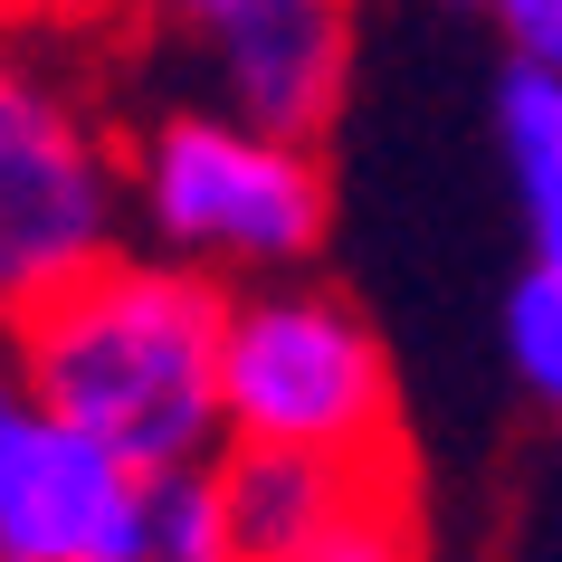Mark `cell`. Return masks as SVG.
I'll use <instances>...</instances> for the list:
<instances>
[{
    "label": "cell",
    "instance_id": "cell-11",
    "mask_svg": "<svg viewBox=\"0 0 562 562\" xmlns=\"http://www.w3.org/2000/svg\"><path fill=\"white\" fill-rule=\"evenodd\" d=\"M476 30L496 38V58L525 67H562V0H468Z\"/></svg>",
    "mask_w": 562,
    "mask_h": 562
},
{
    "label": "cell",
    "instance_id": "cell-9",
    "mask_svg": "<svg viewBox=\"0 0 562 562\" xmlns=\"http://www.w3.org/2000/svg\"><path fill=\"white\" fill-rule=\"evenodd\" d=\"M277 562H439L429 505H419V468L372 476V486L344 505V525H325L315 543H296V553H277Z\"/></svg>",
    "mask_w": 562,
    "mask_h": 562
},
{
    "label": "cell",
    "instance_id": "cell-14",
    "mask_svg": "<svg viewBox=\"0 0 562 562\" xmlns=\"http://www.w3.org/2000/svg\"><path fill=\"white\" fill-rule=\"evenodd\" d=\"M153 20H162V30H201L210 10H220V0H144Z\"/></svg>",
    "mask_w": 562,
    "mask_h": 562
},
{
    "label": "cell",
    "instance_id": "cell-5",
    "mask_svg": "<svg viewBox=\"0 0 562 562\" xmlns=\"http://www.w3.org/2000/svg\"><path fill=\"white\" fill-rule=\"evenodd\" d=\"M181 38L201 48L220 115L296 144H325L353 95V0H220Z\"/></svg>",
    "mask_w": 562,
    "mask_h": 562
},
{
    "label": "cell",
    "instance_id": "cell-12",
    "mask_svg": "<svg viewBox=\"0 0 562 562\" xmlns=\"http://www.w3.org/2000/svg\"><path fill=\"white\" fill-rule=\"evenodd\" d=\"M30 429H38V391H30V362H20L10 325H0V486H10V468H20Z\"/></svg>",
    "mask_w": 562,
    "mask_h": 562
},
{
    "label": "cell",
    "instance_id": "cell-13",
    "mask_svg": "<svg viewBox=\"0 0 562 562\" xmlns=\"http://www.w3.org/2000/svg\"><path fill=\"white\" fill-rule=\"evenodd\" d=\"M515 220H525V267H562V172L515 191Z\"/></svg>",
    "mask_w": 562,
    "mask_h": 562
},
{
    "label": "cell",
    "instance_id": "cell-6",
    "mask_svg": "<svg viewBox=\"0 0 562 562\" xmlns=\"http://www.w3.org/2000/svg\"><path fill=\"white\" fill-rule=\"evenodd\" d=\"M134 505H144V476L115 448L38 411L20 468L0 486V562H105L134 525Z\"/></svg>",
    "mask_w": 562,
    "mask_h": 562
},
{
    "label": "cell",
    "instance_id": "cell-2",
    "mask_svg": "<svg viewBox=\"0 0 562 562\" xmlns=\"http://www.w3.org/2000/svg\"><path fill=\"white\" fill-rule=\"evenodd\" d=\"M124 181H134V229L220 286L305 277L334 229L325 144L238 124L220 105H162L153 124H134Z\"/></svg>",
    "mask_w": 562,
    "mask_h": 562
},
{
    "label": "cell",
    "instance_id": "cell-1",
    "mask_svg": "<svg viewBox=\"0 0 562 562\" xmlns=\"http://www.w3.org/2000/svg\"><path fill=\"white\" fill-rule=\"evenodd\" d=\"M220 325H229L220 277L124 238L115 258L67 277L58 296H38L10 325V344L30 362L38 411L105 439L134 476H181L220 468V448H229Z\"/></svg>",
    "mask_w": 562,
    "mask_h": 562
},
{
    "label": "cell",
    "instance_id": "cell-7",
    "mask_svg": "<svg viewBox=\"0 0 562 562\" xmlns=\"http://www.w3.org/2000/svg\"><path fill=\"white\" fill-rule=\"evenodd\" d=\"M372 476H391V468H334V458H296V448H220L210 486H220V515H229L238 553L277 562L296 543H315L325 525H344V505Z\"/></svg>",
    "mask_w": 562,
    "mask_h": 562
},
{
    "label": "cell",
    "instance_id": "cell-8",
    "mask_svg": "<svg viewBox=\"0 0 562 562\" xmlns=\"http://www.w3.org/2000/svg\"><path fill=\"white\" fill-rule=\"evenodd\" d=\"M105 562H248V553L220 515L210 468H181V476H144V505H134V525Z\"/></svg>",
    "mask_w": 562,
    "mask_h": 562
},
{
    "label": "cell",
    "instance_id": "cell-4",
    "mask_svg": "<svg viewBox=\"0 0 562 562\" xmlns=\"http://www.w3.org/2000/svg\"><path fill=\"white\" fill-rule=\"evenodd\" d=\"M134 238L124 134L48 38L0 20V325Z\"/></svg>",
    "mask_w": 562,
    "mask_h": 562
},
{
    "label": "cell",
    "instance_id": "cell-3",
    "mask_svg": "<svg viewBox=\"0 0 562 562\" xmlns=\"http://www.w3.org/2000/svg\"><path fill=\"white\" fill-rule=\"evenodd\" d=\"M220 411H229V448H296V458H334V468H411L391 344L315 267L229 286Z\"/></svg>",
    "mask_w": 562,
    "mask_h": 562
},
{
    "label": "cell",
    "instance_id": "cell-10",
    "mask_svg": "<svg viewBox=\"0 0 562 562\" xmlns=\"http://www.w3.org/2000/svg\"><path fill=\"white\" fill-rule=\"evenodd\" d=\"M505 372L525 391L543 419H562V267H525L515 286H505Z\"/></svg>",
    "mask_w": 562,
    "mask_h": 562
}]
</instances>
